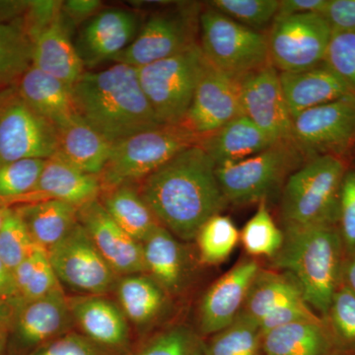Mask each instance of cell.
Returning a JSON list of instances; mask_svg holds the SVG:
<instances>
[{"label": "cell", "mask_w": 355, "mask_h": 355, "mask_svg": "<svg viewBox=\"0 0 355 355\" xmlns=\"http://www.w3.org/2000/svg\"><path fill=\"white\" fill-rule=\"evenodd\" d=\"M216 168L202 147L191 146L140 181V196L161 226L191 241L228 205Z\"/></svg>", "instance_id": "6da1fadb"}, {"label": "cell", "mask_w": 355, "mask_h": 355, "mask_svg": "<svg viewBox=\"0 0 355 355\" xmlns=\"http://www.w3.org/2000/svg\"><path fill=\"white\" fill-rule=\"evenodd\" d=\"M71 92L78 116L111 144L161 125L130 65L85 70Z\"/></svg>", "instance_id": "7a4b0ae2"}, {"label": "cell", "mask_w": 355, "mask_h": 355, "mask_svg": "<svg viewBox=\"0 0 355 355\" xmlns=\"http://www.w3.org/2000/svg\"><path fill=\"white\" fill-rule=\"evenodd\" d=\"M284 240L273 257L298 284L305 302L327 318L342 284L343 247L336 225L284 229Z\"/></svg>", "instance_id": "3957f363"}, {"label": "cell", "mask_w": 355, "mask_h": 355, "mask_svg": "<svg viewBox=\"0 0 355 355\" xmlns=\"http://www.w3.org/2000/svg\"><path fill=\"white\" fill-rule=\"evenodd\" d=\"M345 172L338 156L322 155L310 158L292 173L280 200L284 229L336 225Z\"/></svg>", "instance_id": "277c9868"}, {"label": "cell", "mask_w": 355, "mask_h": 355, "mask_svg": "<svg viewBox=\"0 0 355 355\" xmlns=\"http://www.w3.org/2000/svg\"><path fill=\"white\" fill-rule=\"evenodd\" d=\"M200 139L183 125H161L116 142L99 176L102 189L142 181L177 154L198 146Z\"/></svg>", "instance_id": "5b68a950"}, {"label": "cell", "mask_w": 355, "mask_h": 355, "mask_svg": "<svg viewBox=\"0 0 355 355\" xmlns=\"http://www.w3.org/2000/svg\"><path fill=\"white\" fill-rule=\"evenodd\" d=\"M304 157L293 139L280 140L253 156L216 166V177L228 203L266 202L302 166Z\"/></svg>", "instance_id": "8992f818"}, {"label": "cell", "mask_w": 355, "mask_h": 355, "mask_svg": "<svg viewBox=\"0 0 355 355\" xmlns=\"http://www.w3.org/2000/svg\"><path fill=\"white\" fill-rule=\"evenodd\" d=\"M207 62L197 44L137 69L140 86L161 125L183 123Z\"/></svg>", "instance_id": "52a82bcc"}, {"label": "cell", "mask_w": 355, "mask_h": 355, "mask_svg": "<svg viewBox=\"0 0 355 355\" xmlns=\"http://www.w3.org/2000/svg\"><path fill=\"white\" fill-rule=\"evenodd\" d=\"M198 44L211 67L238 78L270 64L268 34L245 27L209 4L200 11Z\"/></svg>", "instance_id": "ba28073f"}, {"label": "cell", "mask_w": 355, "mask_h": 355, "mask_svg": "<svg viewBox=\"0 0 355 355\" xmlns=\"http://www.w3.org/2000/svg\"><path fill=\"white\" fill-rule=\"evenodd\" d=\"M202 9L198 4H182L176 10L154 14L114 62L139 69L195 46Z\"/></svg>", "instance_id": "9c48e42d"}, {"label": "cell", "mask_w": 355, "mask_h": 355, "mask_svg": "<svg viewBox=\"0 0 355 355\" xmlns=\"http://www.w3.org/2000/svg\"><path fill=\"white\" fill-rule=\"evenodd\" d=\"M57 147V128L28 106L15 86L0 90V166L26 158L49 159Z\"/></svg>", "instance_id": "30bf717a"}, {"label": "cell", "mask_w": 355, "mask_h": 355, "mask_svg": "<svg viewBox=\"0 0 355 355\" xmlns=\"http://www.w3.org/2000/svg\"><path fill=\"white\" fill-rule=\"evenodd\" d=\"M331 33L320 13L275 19L268 34L270 64L279 72H294L323 64Z\"/></svg>", "instance_id": "8fae6325"}, {"label": "cell", "mask_w": 355, "mask_h": 355, "mask_svg": "<svg viewBox=\"0 0 355 355\" xmlns=\"http://www.w3.org/2000/svg\"><path fill=\"white\" fill-rule=\"evenodd\" d=\"M292 137L309 158L345 153L355 142V93L299 114Z\"/></svg>", "instance_id": "7c38bea8"}, {"label": "cell", "mask_w": 355, "mask_h": 355, "mask_svg": "<svg viewBox=\"0 0 355 355\" xmlns=\"http://www.w3.org/2000/svg\"><path fill=\"white\" fill-rule=\"evenodd\" d=\"M46 253L58 279L76 291L101 296L116 284V273L79 221Z\"/></svg>", "instance_id": "4fadbf2b"}, {"label": "cell", "mask_w": 355, "mask_h": 355, "mask_svg": "<svg viewBox=\"0 0 355 355\" xmlns=\"http://www.w3.org/2000/svg\"><path fill=\"white\" fill-rule=\"evenodd\" d=\"M241 114L239 78L207 62L181 125L203 137Z\"/></svg>", "instance_id": "5bb4252c"}, {"label": "cell", "mask_w": 355, "mask_h": 355, "mask_svg": "<svg viewBox=\"0 0 355 355\" xmlns=\"http://www.w3.org/2000/svg\"><path fill=\"white\" fill-rule=\"evenodd\" d=\"M243 114L275 141L291 140L292 116L289 113L279 71L268 64L240 77Z\"/></svg>", "instance_id": "9a60e30c"}, {"label": "cell", "mask_w": 355, "mask_h": 355, "mask_svg": "<svg viewBox=\"0 0 355 355\" xmlns=\"http://www.w3.org/2000/svg\"><path fill=\"white\" fill-rule=\"evenodd\" d=\"M78 221L116 275L146 272L141 243L118 225L98 198L79 207Z\"/></svg>", "instance_id": "2e32d148"}, {"label": "cell", "mask_w": 355, "mask_h": 355, "mask_svg": "<svg viewBox=\"0 0 355 355\" xmlns=\"http://www.w3.org/2000/svg\"><path fill=\"white\" fill-rule=\"evenodd\" d=\"M139 18L132 11L109 8L86 21L76 44L84 67L113 60L139 34Z\"/></svg>", "instance_id": "e0dca14e"}, {"label": "cell", "mask_w": 355, "mask_h": 355, "mask_svg": "<svg viewBox=\"0 0 355 355\" xmlns=\"http://www.w3.org/2000/svg\"><path fill=\"white\" fill-rule=\"evenodd\" d=\"M260 270L256 261H243L210 286L200 304L203 333H218L235 321Z\"/></svg>", "instance_id": "ac0fdd59"}, {"label": "cell", "mask_w": 355, "mask_h": 355, "mask_svg": "<svg viewBox=\"0 0 355 355\" xmlns=\"http://www.w3.org/2000/svg\"><path fill=\"white\" fill-rule=\"evenodd\" d=\"M33 44L32 67L55 77L70 88L85 71L83 62L70 40L64 13L29 33Z\"/></svg>", "instance_id": "d6986e66"}, {"label": "cell", "mask_w": 355, "mask_h": 355, "mask_svg": "<svg viewBox=\"0 0 355 355\" xmlns=\"http://www.w3.org/2000/svg\"><path fill=\"white\" fill-rule=\"evenodd\" d=\"M102 191L99 176L86 174L53 155L46 159L38 183L27 195L10 202L29 203L58 200L77 207L97 200Z\"/></svg>", "instance_id": "ffe728a7"}, {"label": "cell", "mask_w": 355, "mask_h": 355, "mask_svg": "<svg viewBox=\"0 0 355 355\" xmlns=\"http://www.w3.org/2000/svg\"><path fill=\"white\" fill-rule=\"evenodd\" d=\"M279 79L292 120L307 110L352 93L324 62L301 71L279 72Z\"/></svg>", "instance_id": "44dd1931"}, {"label": "cell", "mask_w": 355, "mask_h": 355, "mask_svg": "<svg viewBox=\"0 0 355 355\" xmlns=\"http://www.w3.org/2000/svg\"><path fill=\"white\" fill-rule=\"evenodd\" d=\"M57 130L55 155L79 171L100 176L108 162L113 144L79 116L60 125Z\"/></svg>", "instance_id": "7402d4cb"}, {"label": "cell", "mask_w": 355, "mask_h": 355, "mask_svg": "<svg viewBox=\"0 0 355 355\" xmlns=\"http://www.w3.org/2000/svg\"><path fill=\"white\" fill-rule=\"evenodd\" d=\"M14 86L21 99L55 128L78 116L71 88L36 67H30Z\"/></svg>", "instance_id": "603a6c76"}, {"label": "cell", "mask_w": 355, "mask_h": 355, "mask_svg": "<svg viewBox=\"0 0 355 355\" xmlns=\"http://www.w3.org/2000/svg\"><path fill=\"white\" fill-rule=\"evenodd\" d=\"M244 114L202 137L198 146L216 166L237 162L265 150L275 144Z\"/></svg>", "instance_id": "cb8c5ba5"}, {"label": "cell", "mask_w": 355, "mask_h": 355, "mask_svg": "<svg viewBox=\"0 0 355 355\" xmlns=\"http://www.w3.org/2000/svg\"><path fill=\"white\" fill-rule=\"evenodd\" d=\"M72 318L89 338L106 345H119L128 338L127 318L119 306L100 295L69 301Z\"/></svg>", "instance_id": "d4e9b609"}, {"label": "cell", "mask_w": 355, "mask_h": 355, "mask_svg": "<svg viewBox=\"0 0 355 355\" xmlns=\"http://www.w3.org/2000/svg\"><path fill=\"white\" fill-rule=\"evenodd\" d=\"M266 355H333L334 340L324 322H299L261 336Z\"/></svg>", "instance_id": "484cf974"}, {"label": "cell", "mask_w": 355, "mask_h": 355, "mask_svg": "<svg viewBox=\"0 0 355 355\" xmlns=\"http://www.w3.org/2000/svg\"><path fill=\"white\" fill-rule=\"evenodd\" d=\"M78 209L71 203L46 200L23 205L15 211L24 221L34 242L48 252L76 225Z\"/></svg>", "instance_id": "4316f807"}, {"label": "cell", "mask_w": 355, "mask_h": 355, "mask_svg": "<svg viewBox=\"0 0 355 355\" xmlns=\"http://www.w3.org/2000/svg\"><path fill=\"white\" fill-rule=\"evenodd\" d=\"M71 319L69 302L58 289L27 302L18 320V330L26 342L42 343L64 331Z\"/></svg>", "instance_id": "83f0119b"}, {"label": "cell", "mask_w": 355, "mask_h": 355, "mask_svg": "<svg viewBox=\"0 0 355 355\" xmlns=\"http://www.w3.org/2000/svg\"><path fill=\"white\" fill-rule=\"evenodd\" d=\"M146 272L163 291H176L184 277V256L176 237L158 225L141 243Z\"/></svg>", "instance_id": "f1b7e54d"}, {"label": "cell", "mask_w": 355, "mask_h": 355, "mask_svg": "<svg viewBox=\"0 0 355 355\" xmlns=\"http://www.w3.org/2000/svg\"><path fill=\"white\" fill-rule=\"evenodd\" d=\"M101 202L118 225L140 243L160 225L139 190L132 184H123L107 191Z\"/></svg>", "instance_id": "f546056e"}, {"label": "cell", "mask_w": 355, "mask_h": 355, "mask_svg": "<svg viewBox=\"0 0 355 355\" xmlns=\"http://www.w3.org/2000/svg\"><path fill=\"white\" fill-rule=\"evenodd\" d=\"M303 301L305 302L302 292L291 275L260 270L248 293L242 312L258 323L280 307Z\"/></svg>", "instance_id": "4dcf8cb0"}, {"label": "cell", "mask_w": 355, "mask_h": 355, "mask_svg": "<svg viewBox=\"0 0 355 355\" xmlns=\"http://www.w3.org/2000/svg\"><path fill=\"white\" fill-rule=\"evenodd\" d=\"M116 289L120 308L132 323H148L157 316L164 305L162 287L146 275H125Z\"/></svg>", "instance_id": "1f68e13d"}, {"label": "cell", "mask_w": 355, "mask_h": 355, "mask_svg": "<svg viewBox=\"0 0 355 355\" xmlns=\"http://www.w3.org/2000/svg\"><path fill=\"white\" fill-rule=\"evenodd\" d=\"M32 51L25 25L0 22V90L15 85L32 67Z\"/></svg>", "instance_id": "d6a6232c"}, {"label": "cell", "mask_w": 355, "mask_h": 355, "mask_svg": "<svg viewBox=\"0 0 355 355\" xmlns=\"http://www.w3.org/2000/svg\"><path fill=\"white\" fill-rule=\"evenodd\" d=\"M16 292L27 302L62 289L46 250L39 248L13 270Z\"/></svg>", "instance_id": "836d02e7"}, {"label": "cell", "mask_w": 355, "mask_h": 355, "mask_svg": "<svg viewBox=\"0 0 355 355\" xmlns=\"http://www.w3.org/2000/svg\"><path fill=\"white\" fill-rule=\"evenodd\" d=\"M261 333L258 323L244 312L235 321L216 333L207 355H259Z\"/></svg>", "instance_id": "e575fe53"}, {"label": "cell", "mask_w": 355, "mask_h": 355, "mask_svg": "<svg viewBox=\"0 0 355 355\" xmlns=\"http://www.w3.org/2000/svg\"><path fill=\"white\" fill-rule=\"evenodd\" d=\"M196 239L202 263L217 265L234 251L240 240V233L228 216L219 214L203 224Z\"/></svg>", "instance_id": "d590c367"}, {"label": "cell", "mask_w": 355, "mask_h": 355, "mask_svg": "<svg viewBox=\"0 0 355 355\" xmlns=\"http://www.w3.org/2000/svg\"><path fill=\"white\" fill-rule=\"evenodd\" d=\"M240 239L252 256L273 258L279 251L284 234L273 220L266 202H259L256 214L245 224Z\"/></svg>", "instance_id": "8d00e7d4"}, {"label": "cell", "mask_w": 355, "mask_h": 355, "mask_svg": "<svg viewBox=\"0 0 355 355\" xmlns=\"http://www.w3.org/2000/svg\"><path fill=\"white\" fill-rule=\"evenodd\" d=\"M209 3L245 27L265 33L275 22L279 0H214Z\"/></svg>", "instance_id": "74e56055"}, {"label": "cell", "mask_w": 355, "mask_h": 355, "mask_svg": "<svg viewBox=\"0 0 355 355\" xmlns=\"http://www.w3.org/2000/svg\"><path fill=\"white\" fill-rule=\"evenodd\" d=\"M46 161L26 158L0 166V207L30 193L38 183Z\"/></svg>", "instance_id": "f35d334b"}, {"label": "cell", "mask_w": 355, "mask_h": 355, "mask_svg": "<svg viewBox=\"0 0 355 355\" xmlns=\"http://www.w3.org/2000/svg\"><path fill=\"white\" fill-rule=\"evenodd\" d=\"M39 248L19 214L11 209L0 229V260L13 272Z\"/></svg>", "instance_id": "ab89813d"}, {"label": "cell", "mask_w": 355, "mask_h": 355, "mask_svg": "<svg viewBox=\"0 0 355 355\" xmlns=\"http://www.w3.org/2000/svg\"><path fill=\"white\" fill-rule=\"evenodd\" d=\"M324 64L355 93V31H333Z\"/></svg>", "instance_id": "60d3db41"}, {"label": "cell", "mask_w": 355, "mask_h": 355, "mask_svg": "<svg viewBox=\"0 0 355 355\" xmlns=\"http://www.w3.org/2000/svg\"><path fill=\"white\" fill-rule=\"evenodd\" d=\"M327 318L338 340L355 345V293L345 284L336 291Z\"/></svg>", "instance_id": "b9f144b4"}, {"label": "cell", "mask_w": 355, "mask_h": 355, "mask_svg": "<svg viewBox=\"0 0 355 355\" xmlns=\"http://www.w3.org/2000/svg\"><path fill=\"white\" fill-rule=\"evenodd\" d=\"M336 226L345 253H355V171H347L343 177Z\"/></svg>", "instance_id": "7bdbcfd3"}, {"label": "cell", "mask_w": 355, "mask_h": 355, "mask_svg": "<svg viewBox=\"0 0 355 355\" xmlns=\"http://www.w3.org/2000/svg\"><path fill=\"white\" fill-rule=\"evenodd\" d=\"M299 322L322 323L324 320L315 314L312 308L303 301V302L292 303L273 311L261 319L258 324L263 336L266 331H272L273 329L289 324L299 323Z\"/></svg>", "instance_id": "ee69618b"}, {"label": "cell", "mask_w": 355, "mask_h": 355, "mask_svg": "<svg viewBox=\"0 0 355 355\" xmlns=\"http://www.w3.org/2000/svg\"><path fill=\"white\" fill-rule=\"evenodd\" d=\"M190 347L189 331L177 328L159 336L139 355H189Z\"/></svg>", "instance_id": "f6af8a7d"}, {"label": "cell", "mask_w": 355, "mask_h": 355, "mask_svg": "<svg viewBox=\"0 0 355 355\" xmlns=\"http://www.w3.org/2000/svg\"><path fill=\"white\" fill-rule=\"evenodd\" d=\"M321 15L333 31H355V0H328Z\"/></svg>", "instance_id": "bcb514c9"}, {"label": "cell", "mask_w": 355, "mask_h": 355, "mask_svg": "<svg viewBox=\"0 0 355 355\" xmlns=\"http://www.w3.org/2000/svg\"><path fill=\"white\" fill-rule=\"evenodd\" d=\"M39 355H98V352L88 340L70 334L51 343Z\"/></svg>", "instance_id": "7dc6e473"}, {"label": "cell", "mask_w": 355, "mask_h": 355, "mask_svg": "<svg viewBox=\"0 0 355 355\" xmlns=\"http://www.w3.org/2000/svg\"><path fill=\"white\" fill-rule=\"evenodd\" d=\"M328 0H279L275 19L304 13H322Z\"/></svg>", "instance_id": "c3c4849f"}, {"label": "cell", "mask_w": 355, "mask_h": 355, "mask_svg": "<svg viewBox=\"0 0 355 355\" xmlns=\"http://www.w3.org/2000/svg\"><path fill=\"white\" fill-rule=\"evenodd\" d=\"M101 6L98 0H69L62 3V13L73 22H86L99 12Z\"/></svg>", "instance_id": "681fc988"}, {"label": "cell", "mask_w": 355, "mask_h": 355, "mask_svg": "<svg viewBox=\"0 0 355 355\" xmlns=\"http://www.w3.org/2000/svg\"><path fill=\"white\" fill-rule=\"evenodd\" d=\"M16 292L13 273L0 260V295H12Z\"/></svg>", "instance_id": "f907efd6"}, {"label": "cell", "mask_w": 355, "mask_h": 355, "mask_svg": "<svg viewBox=\"0 0 355 355\" xmlns=\"http://www.w3.org/2000/svg\"><path fill=\"white\" fill-rule=\"evenodd\" d=\"M343 266L342 284L355 293V253L347 254Z\"/></svg>", "instance_id": "816d5d0a"}, {"label": "cell", "mask_w": 355, "mask_h": 355, "mask_svg": "<svg viewBox=\"0 0 355 355\" xmlns=\"http://www.w3.org/2000/svg\"><path fill=\"white\" fill-rule=\"evenodd\" d=\"M11 209H9L6 207H0V229L3 225L4 221H6V217L10 214Z\"/></svg>", "instance_id": "f5cc1de1"}, {"label": "cell", "mask_w": 355, "mask_h": 355, "mask_svg": "<svg viewBox=\"0 0 355 355\" xmlns=\"http://www.w3.org/2000/svg\"><path fill=\"white\" fill-rule=\"evenodd\" d=\"M4 316L3 306H2L1 301H0V319H2Z\"/></svg>", "instance_id": "db71d44e"}, {"label": "cell", "mask_w": 355, "mask_h": 355, "mask_svg": "<svg viewBox=\"0 0 355 355\" xmlns=\"http://www.w3.org/2000/svg\"><path fill=\"white\" fill-rule=\"evenodd\" d=\"M1 350H2V343H1V338H0V355H1Z\"/></svg>", "instance_id": "11a10c76"}]
</instances>
